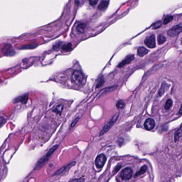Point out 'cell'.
Returning a JSON list of instances; mask_svg holds the SVG:
<instances>
[{"label": "cell", "instance_id": "1", "mask_svg": "<svg viewBox=\"0 0 182 182\" xmlns=\"http://www.w3.org/2000/svg\"><path fill=\"white\" fill-rule=\"evenodd\" d=\"M119 117V113H116L114 115L111 119L110 120V121L108 122L104 126V127L102 129V130H101L99 136H102L105 133H106V132L109 131L111 128L112 127L113 125L114 124L115 122H116V120L118 119Z\"/></svg>", "mask_w": 182, "mask_h": 182}, {"label": "cell", "instance_id": "2", "mask_svg": "<svg viewBox=\"0 0 182 182\" xmlns=\"http://www.w3.org/2000/svg\"><path fill=\"white\" fill-rule=\"evenodd\" d=\"M83 79H84V75L79 70H75L74 72L71 77L72 82L77 85L81 84Z\"/></svg>", "mask_w": 182, "mask_h": 182}, {"label": "cell", "instance_id": "3", "mask_svg": "<svg viewBox=\"0 0 182 182\" xmlns=\"http://www.w3.org/2000/svg\"><path fill=\"white\" fill-rule=\"evenodd\" d=\"M133 174V171L130 167H127L123 169L120 174V177L124 181H128L130 179Z\"/></svg>", "mask_w": 182, "mask_h": 182}, {"label": "cell", "instance_id": "4", "mask_svg": "<svg viewBox=\"0 0 182 182\" xmlns=\"http://www.w3.org/2000/svg\"><path fill=\"white\" fill-rule=\"evenodd\" d=\"M182 30V23L177 25L175 26L172 27L171 28L169 29L168 32V35L171 37H175L178 35L180 34Z\"/></svg>", "mask_w": 182, "mask_h": 182}, {"label": "cell", "instance_id": "5", "mask_svg": "<svg viewBox=\"0 0 182 182\" xmlns=\"http://www.w3.org/2000/svg\"><path fill=\"white\" fill-rule=\"evenodd\" d=\"M106 161V158L103 154H101L97 156V157L96 159L95 163L96 166L97 168H101L104 166L105 163Z\"/></svg>", "mask_w": 182, "mask_h": 182}, {"label": "cell", "instance_id": "6", "mask_svg": "<svg viewBox=\"0 0 182 182\" xmlns=\"http://www.w3.org/2000/svg\"><path fill=\"white\" fill-rule=\"evenodd\" d=\"M145 44L147 47L150 48H154L155 47V38L154 35H151L149 36H147L145 40Z\"/></svg>", "mask_w": 182, "mask_h": 182}, {"label": "cell", "instance_id": "7", "mask_svg": "<svg viewBox=\"0 0 182 182\" xmlns=\"http://www.w3.org/2000/svg\"><path fill=\"white\" fill-rule=\"evenodd\" d=\"M75 164V162H73L72 163H69V164L63 166L62 167H61L60 168L58 169L57 171H56V172L53 175V176H57V175H59L61 174L62 173H63L64 172L67 170L68 169H69L70 168H71L72 167H73V166H74Z\"/></svg>", "mask_w": 182, "mask_h": 182}, {"label": "cell", "instance_id": "8", "mask_svg": "<svg viewBox=\"0 0 182 182\" xmlns=\"http://www.w3.org/2000/svg\"><path fill=\"white\" fill-rule=\"evenodd\" d=\"M28 99V94H24L23 95L19 96L15 98L13 100V102L14 103L21 102L23 104H26L27 102Z\"/></svg>", "mask_w": 182, "mask_h": 182}, {"label": "cell", "instance_id": "9", "mask_svg": "<svg viewBox=\"0 0 182 182\" xmlns=\"http://www.w3.org/2000/svg\"><path fill=\"white\" fill-rule=\"evenodd\" d=\"M49 159V158H48L47 156H46L45 155H44L43 157H42V158L40 159L38 161V162L36 163L34 169L35 170H39L40 168H41L44 165L45 163L48 161Z\"/></svg>", "mask_w": 182, "mask_h": 182}, {"label": "cell", "instance_id": "10", "mask_svg": "<svg viewBox=\"0 0 182 182\" xmlns=\"http://www.w3.org/2000/svg\"><path fill=\"white\" fill-rule=\"evenodd\" d=\"M155 126V122L152 119H147L144 123V127L147 130H151Z\"/></svg>", "mask_w": 182, "mask_h": 182}, {"label": "cell", "instance_id": "11", "mask_svg": "<svg viewBox=\"0 0 182 182\" xmlns=\"http://www.w3.org/2000/svg\"><path fill=\"white\" fill-rule=\"evenodd\" d=\"M134 59V55H129V56H128L127 57H126L124 60L122 61L119 64L118 67H120V68L123 67L125 65H126V64H128L129 63H130L131 61H132V60H133Z\"/></svg>", "mask_w": 182, "mask_h": 182}, {"label": "cell", "instance_id": "12", "mask_svg": "<svg viewBox=\"0 0 182 182\" xmlns=\"http://www.w3.org/2000/svg\"><path fill=\"white\" fill-rule=\"evenodd\" d=\"M4 50H3V52L4 55H7V56H12L14 55V49L12 48V47L10 45V44H8V47H6V46H5V47H4Z\"/></svg>", "mask_w": 182, "mask_h": 182}, {"label": "cell", "instance_id": "13", "mask_svg": "<svg viewBox=\"0 0 182 182\" xmlns=\"http://www.w3.org/2000/svg\"><path fill=\"white\" fill-rule=\"evenodd\" d=\"M148 52L149 50L143 47H140L138 48L137 50V55L140 57H143L148 53Z\"/></svg>", "mask_w": 182, "mask_h": 182}, {"label": "cell", "instance_id": "14", "mask_svg": "<svg viewBox=\"0 0 182 182\" xmlns=\"http://www.w3.org/2000/svg\"><path fill=\"white\" fill-rule=\"evenodd\" d=\"M109 1H101L100 3V4H99L98 7V8L99 10L101 11H104L105 10V9L107 8L109 4Z\"/></svg>", "mask_w": 182, "mask_h": 182}, {"label": "cell", "instance_id": "15", "mask_svg": "<svg viewBox=\"0 0 182 182\" xmlns=\"http://www.w3.org/2000/svg\"><path fill=\"white\" fill-rule=\"evenodd\" d=\"M168 88H169V85L167 84V83H163L162 84L161 87V88H160V90L159 91V93H158L159 96H162L163 94H164L165 91L168 90Z\"/></svg>", "mask_w": 182, "mask_h": 182}, {"label": "cell", "instance_id": "16", "mask_svg": "<svg viewBox=\"0 0 182 182\" xmlns=\"http://www.w3.org/2000/svg\"><path fill=\"white\" fill-rule=\"evenodd\" d=\"M86 25L84 23H80L76 27V29L80 33H83L85 32Z\"/></svg>", "mask_w": 182, "mask_h": 182}, {"label": "cell", "instance_id": "17", "mask_svg": "<svg viewBox=\"0 0 182 182\" xmlns=\"http://www.w3.org/2000/svg\"><path fill=\"white\" fill-rule=\"evenodd\" d=\"M64 109V106L62 104H59L56 107L55 109L53 110V112L56 113L57 114H60L61 112H63Z\"/></svg>", "mask_w": 182, "mask_h": 182}, {"label": "cell", "instance_id": "18", "mask_svg": "<svg viewBox=\"0 0 182 182\" xmlns=\"http://www.w3.org/2000/svg\"><path fill=\"white\" fill-rule=\"evenodd\" d=\"M182 136V127H180V129L176 131L175 133V141H177L179 140V139Z\"/></svg>", "mask_w": 182, "mask_h": 182}, {"label": "cell", "instance_id": "19", "mask_svg": "<svg viewBox=\"0 0 182 182\" xmlns=\"http://www.w3.org/2000/svg\"><path fill=\"white\" fill-rule=\"evenodd\" d=\"M146 169H147V167H146V166H142L140 168V170H139L137 172L136 174L135 175V177H137V176H140L141 175H142V174H144L145 172V171H146Z\"/></svg>", "mask_w": 182, "mask_h": 182}, {"label": "cell", "instance_id": "20", "mask_svg": "<svg viewBox=\"0 0 182 182\" xmlns=\"http://www.w3.org/2000/svg\"><path fill=\"white\" fill-rule=\"evenodd\" d=\"M166 41V38L162 34H159L158 36V42L159 44H162Z\"/></svg>", "mask_w": 182, "mask_h": 182}, {"label": "cell", "instance_id": "21", "mask_svg": "<svg viewBox=\"0 0 182 182\" xmlns=\"http://www.w3.org/2000/svg\"><path fill=\"white\" fill-rule=\"evenodd\" d=\"M105 83V81L104 78L103 76H100V78L97 80V83L96 84V88H100L101 86H102Z\"/></svg>", "mask_w": 182, "mask_h": 182}, {"label": "cell", "instance_id": "22", "mask_svg": "<svg viewBox=\"0 0 182 182\" xmlns=\"http://www.w3.org/2000/svg\"><path fill=\"white\" fill-rule=\"evenodd\" d=\"M72 48V44L70 43H69L64 44L61 47V49L64 51H69L70 50V49Z\"/></svg>", "mask_w": 182, "mask_h": 182}, {"label": "cell", "instance_id": "23", "mask_svg": "<svg viewBox=\"0 0 182 182\" xmlns=\"http://www.w3.org/2000/svg\"><path fill=\"white\" fill-rule=\"evenodd\" d=\"M172 105V101L171 99H169L167 100L165 106V109L166 110H169Z\"/></svg>", "mask_w": 182, "mask_h": 182}, {"label": "cell", "instance_id": "24", "mask_svg": "<svg viewBox=\"0 0 182 182\" xmlns=\"http://www.w3.org/2000/svg\"><path fill=\"white\" fill-rule=\"evenodd\" d=\"M125 104L124 103V101L121 100H119L118 102H117L116 107H117V108H118V109H122L125 107Z\"/></svg>", "mask_w": 182, "mask_h": 182}, {"label": "cell", "instance_id": "25", "mask_svg": "<svg viewBox=\"0 0 182 182\" xmlns=\"http://www.w3.org/2000/svg\"><path fill=\"white\" fill-rule=\"evenodd\" d=\"M173 20V17L172 16H168L166 18H165V19H164L163 21V24H167L171 22V21Z\"/></svg>", "mask_w": 182, "mask_h": 182}, {"label": "cell", "instance_id": "26", "mask_svg": "<svg viewBox=\"0 0 182 182\" xmlns=\"http://www.w3.org/2000/svg\"><path fill=\"white\" fill-rule=\"evenodd\" d=\"M61 45V42H57L55 43V45L53 46V49L56 51H58L60 49Z\"/></svg>", "mask_w": 182, "mask_h": 182}, {"label": "cell", "instance_id": "27", "mask_svg": "<svg viewBox=\"0 0 182 182\" xmlns=\"http://www.w3.org/2000/svg\"><path fill=\"white\" fill-rule=\"evenodd\" d=\"M7 122V120L3 116H0V128L2 127Z\"/></svg>", "mask_w": 182, "mask_h": 182}, {"label": "cell", "instance_id": "28", "mask_svg": "<svg viewBox=\"0 0 182 182\" xmlns=\"http://www.w3.org/2000/svg\"><path fill=\"white\" fill-rule=\"evenodd\" d=\"M161 22L160 21H158V22H156L153 25L152 28L153 29L159 28L160 27H161Z\"/></svg>", "mask_w": 182, "mask_h": 182}, {"label": "cell", "instance_id": "29", "mask_svg": "<svg viewBox=\"0 0 182 182\" xmlns=\"http://www.w3.org/2000/svg\"><path fill=\"white\" fill-rule=\"evenodd\" d=\"M84 180L83 178L80 179H73L70 181V182H84Z\"/></svg>", "mask_w": 182, "mask_h": 182}, {"label": "cell", "instance_id": "30", "mask_svg": "<svg viewBox=\"0 0 182 182\" xmlns=\"http://www.w3.org/2000/svg\"><path fill=\"white\" fill-rule=\"evenodd\" d=\"M79 119V117H78V118H76L74 120V121H73V122L72 123L71 125H70V127H73L74 126L76 125V123H77V122L78 121Z\"/></svg>", "mask_w": 182, "mask_h": 182}, {"label": "cell", "instance_id": "31", "mask_svg": "<svg viewBox=\"0 0 182 182\" xmlns=\"http://www.w3.org/2000/svg\"><path fill=\"white\" fill-rule=\"evenodd\" d=\"M98 3V1L97 0H92V1H89V3L92 6H95L96 4H97Z\"/></svg>", "mask_w": 182, "mask_h": 182}]
</instances>
